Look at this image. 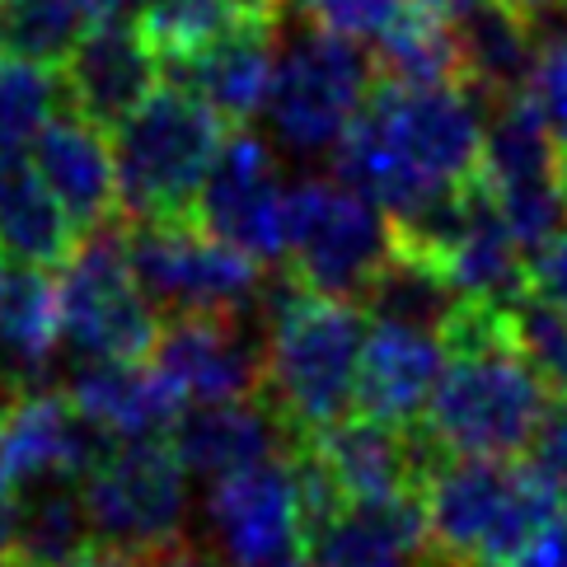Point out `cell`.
<instances>
[{
    "label": "cell",
    "mask_w": 567,
    "mask_h": 567,
    "mask_svg": "<svg viewBox=\"0 0 567 567\" xmlns=\"http://www.w3.org/2000/svg\"><path fill=\"white\" fill-rule=\"evenodd\" d=\"M488 104L470 85L413 90L375 80L357 123L333 151V174L384 216H403L483 165Z\"/></svg>",
    "instance_id": "1"
},
{
    "label": "cell",
    "mask_w": 567,
    "mask_h": 567,
    "mask_svg": "<svg viewBox=\"0 0 567 567\" xmlns=\"http://www.w3.org/2000/svg\"><path fill=\"white\" fill-rule=\"evenodd\" d=\"M445 342V375L422 413V427L445 455L512 460L535 445L544 417L554 409L549 384L516 352L506 306L464 300Z\"/></svg>",
    "instance_id": "2"
},
{
    "label": "cell",
    "mask_w": 567,
    "mask_h": 567,
    "mask_svg": "<svg viewBox=\"0 0 567 567\" xmlns=\"http://www.w3.org/2000/svg\"><path fill=\"white\" fill-rule=\"evenodd\" d=\"M254 315L268 329V403L291 436H319L357 409L367 315L357 300L315 296L296 272L262 277Z\"/></svg>",
    "instance_id": "3"
},
{
    "label": "cell",
    "mask_w": 567,
    "mask_h": 567,
    "mask_svg": "<svg viewBox=\"0 0 567 567\" xmlns=\"http://www.w3.org/2000/svg\"><path fill=\"white\" fill-rule=\"evenodd\" d=\"M432 554L455 567H502L544 525L558 520V493L535 464L445 455L422 483Z\"/></svg>",
    "instance_id": "4"
},
{
    "label": "cell",
    "mask_w": 567,
    "mask_h": 567,
    "mask_svg": "<svg viewBox=\"0 0 567 567\" xmlns=\"http://www.w3.org/2000/svg\"><path fill=\"white\" fill-rule=\"evenodd\" d=\"M230 123L184 85H159L113 132L117 202L127 220H193Z\"/></svg>",
    "instance_id": "5"
},
{
    "label": "cell",
    "mask_w": 567,
    "mask_h": 567,
    "mask_svg": "<svg viewBox=\"0 0 567 567\" xmlns=\"http://www.w3.org/2000/svg\"><path fill=\"white\" fill-rule=\"evenodd\" d=\"M62 342L80 361H146L165 319L136 287L127 258V226H99L80 235V249L56 277Z\"/></svg>",
    "instance_id": "6"
},
{
    "label": "cell",
    "mask_w": 567,
    "mask_h": 567,
    "mask_svg": "<svg viewBox=\"0 0 567 567\" xmlns=\"http://www.w3.org/2000/svg\"><path fill=\"white\" fill-rule=\"evenodd\" d=\"M394 254V226L342 178H300L287 197V258L315 296L361 300Z\"/></svg>",
    "instance_id": "7"
},
{
    "label": "cell",
    "mask_w": 567,
    "mask_h": 567,
    "mask_svg": "<svg viewBox=\"0 0 567 567\" xmlns=\"http://www.w3.org/2000/svg\"><path fill=\"white\" fill-rule=\"evenodd\" d=\"M375 66L361 56L352 38L306 29L277 56V80L268 94V127L291 155L338 151V141L357 123L361 104L371 99Z\"/></svg>",
    "instance_id": "8"
},
{
    "label": "cell",
    "mask_w": 567,
    "mask_h": 567,
    "mask_svg": "<svg viewBox=\"0 0 567 567\" xmlns=\"http://www.w3.org/2000/svg\"><path fill=\"white\" fill-rule=\"evenodd\" d=\"M127 258L159 319L245 315L262 287L258 262L212 239L197 220H132Z\"/></svg>",
    "instance_id": "9"
},
{
    "label": "cell",
    "mask_w": 567,
    "mask_h": 567,
    "mask_svg": "<svg viewBox=\"0 0 567 567\" xmlns=\"http://www.w3.org/2000/svg\"><path fill=\"white\" fill-rule=\"evenodd\" d=\"M94 544L127 558H151L184 539L188 470L165 441H123L85 478Z\"/></svg>",
    "instance_id": "10"
},
{
    "label": "cell",
    "mask_w": 567,
    "mask_h": 567,
    "mask_svg": "<svg viewBox=\"0 0 567 567\" xmlns=\"http://www.w3.org/2000/svg\"><path fill=\"white\" fill-rule=\"evenodd\" d=\"M483 184L493 188L506 226L520 239L525 254L549 245L567 220V174H563V146L535 109L530 90L497 99L483 127Z\"/></svg>",
    "instance_id": "11"
},
{
    "label": "cell",
    "mask_w": 567,
    "mask_h": 567,
    "mask_svg": "<svg viewBox=\"0 0 567 567\" xmlns=\"http://www.w3.org/2000/svg\"><path fill=\"white\" fill-rule=\"evenodd\" d=\"M287 197L291 188L281 184L272 146L249 127H235L197 193L193 220L254 262H281L287 258Z\"/></svg>",
    "instance_id": "12"
},
{
    "label": "cell",
    "mask_w": 567,
    "mask_h": 567,
    "mask_svg": "<svg viewBox=\"0 0 567 567\" xmlns=\"http://www.w3.org/2000/svg\"><path fill=\"white\" fill-rule=\"evenodd\" d=\"M155 371L184 403H230L268 394V329L245 315L165 319L155 342Z\"/></svg>",
    "instance_id": "13"
},
{
    "label": "cell",
    "mask_w": 567,
    "mask_h": 567,
    "mask_svg": "<svg viewBox=\"0 0 567 567\" xmlns=\"http://www.w3.org/2000/svg\"><path fill=\"white\" fill-rule=\"evenodd\" d=\"M113 441L66 399V390H24L0 409V497L38 478H90Z\"/></svg>",
    "instance_id": "14"
},
{
    "label": "cell",
    "mask_w": 567,
    "mask_h": 567,
    "mask_svg": "<svg viewBox=\"0 0 567 567\" xmlns=\"http://www.w3.org/2000/svg\"><path fill=\"white\" fill-rule=\"evenodd\" d=\"M207 535L230 567H258L277 554L310 549L291 460L277 455L216 478L207 493Z\"/></svg>",
    "instance_id": "15"
},
{
    "label": "cell",
    "mask_w": 567,
    "mask_h": 567,
    "mask_svg": "<svg viewBox=\"0 0 567 567\" xmlns=\"http://www.w3.org/2000/svg\"><path fill=\"white\" fill-rule=\"evenodd\" d=\"M165 62L136 19H99L62 66L66 104L99 132H117L159 90Z\"/></svg>",
    "instance_id": "16"
},
{
    "label": "cell",
    "mask_w": 567,
    "mask_h": 567,
    "mask_svg": "<svg viewBox=\"0 0 567 567\" xmlns=\"http://www.w3.org/2000/svg\"><path fill=\"white\" fill-rule=\"evenodd\" d=\"M310 441L329 460V470L342 483L348 502L422 493L427 474L445 460V451L432 441V432L422 422L417 427H394V422H380L371 413H348Z\"/></svg>",
    "instance_id": "17"
},
{
    "label": "cell",
    "mask_w": 567,
    "mask_h": 567,
    "mask_svg": "<svg viewBox=\"0 0 567 567\" xmlns=\"http://www.w3.org/2000/svg\"><path fill=\"white\" fill-rule=\"evenodd\" d=\"M66 399L109 441H159L174 432L184 399L146 361H80L66 371Z\"/></svg>",
    "instance_id": "18"
},
{
    "label": "cell",
    "mask_w": 567,
    "mask_h": 567,
    "mask_svg": "<svg viewBox=\"0 0 567 567\" xmlns=\"http://www.w3.org/2000/svg\"><path fill=\"white\" fill-rule=\"evenodd\" d=\"M291 427L268 399H230V403H193L178 413L169 445L188 474L226 478L249 464L277 460L291 451Z\"/></svg>",
    "instance_id": "19"
},
{
    "label": "cell",
    "mask_w": 567,
    "mask_h": 567,
    "mask_svg": "<svg viewBox=\"0 0 567 567\" xmlns=\"http://www.w3.org/2000/svg\"><path fill=\"white\" fill-rule=\"evenodd\" d=\"M441 375H445L441 333L375 319L371 333H367V352H361L357 413L394 422V427H417Z\"/></svg>",
    "instance_id": "20"
},
{
    "label": "cell",
    "mask_w": 567,
    "mask_h": 567,
    "mask_svg": "<svg viewBox=\"0 0 567 567\" xmlns=\"http://www.w3.org/2000/svg\"><path fill=\"white\" fill-rule=\"evenodd\" d=\"M277 56V19H258V24L235 29L193 56L165 62V75L169 85H184L197 99H207L230 127H245L249 117L268 113Z\"/></svg>",
    "instance_id": "21"
},
{
    "label": "cell",
    "mask_w": 567,
    "mask_h": 567,
    "mask_svg": "<svg viewBox=\"0 0 567 567\" xmlns=\"http://www.w3.org/2000/svg\"><path fill=\"white\" fill-rule=\"evenodd\" d=\"M33 165L43 174V184L52 197L62 202V212L71 216L75 235H90L99 226L117 220V159L109 136L94 123H85L80 113L52 117L43 136L33 141Z\"/></svg>",
    "instance_id": "22"
},
{
    "label": "cell",
    "mask_w": 567,
    "mask_h": 567,
    "mask_svg": "<svg viewBox=\"0 0 567 567\" xmlns=\"http://www.w3.org/2000/svg\"><path fill=\"white\" fill-rule=\"evenodd\" d=\"M432 554L422 493L348 502L342 516L310 544L315 567H422Z\"/></svg>",
    "instance_id": "23"
},
{
    "label": "cell",
    "mask_w": 567,
    "mask_h": 567,
    "mask_svg": "<svg viewBox=\"0 0 567 567\" xmlns=\"http://www.w3.org/2000/svg\"><path fill=\"white\" fill-rule=\"evenodd\" d=\"M75 249L80 235L38 165H29L19 151H0V254L62 272Z\"/></svg>",
    "instance_id": "24"
},
{
    "label": "cell",
    "mask_w": 567,
    "mask_h": 567,
    "mask_svg": "<svg viewBox=\"0 0 567 567\" xmlns=\"http://www.w3.org/2000/svg\"><path fill=\"white\" fill-rule=\"evenodd\" d=\"M56 338H62V310L48 268L0 254V367L14 380L38 384Z\"/></svg>",
    "instance_id": "25"
},
{
    "label": "cell",
    "mask_w": 567,
    "mask_h": 567,
    "mask_svg": "<svg viewBox=\"0 0 567 567\" xmlns=\"http://www.w3.org/2000/svg\"><path fill=\"white\" fill-rule=\"evenodd\" d=\"M94 549L85 488L75 478H38L14 497L10 567H75Z\"/></svg>",
    "instance_id": "26"
},
{
    "label": "cell",
    "mask_w": 567,
    "mask_h": 567,
    "mask_svg": "<svg viewBox=\"0 0 567 567\" xmlns=\"http://www.w3.org/2000/svg\"><path fill=\"white\" fill-rule=\"evenodd\" d=\"M460 43H464V85H470L488 109L497 99L530 90L539 33L525 24V19H516L512 10H502L497 0L478 6L470 19H464Z\"/></svg>",
    "instance_id": "27"
},
{
    "label": "cell",
    "mask_w": 567,
    "mask_h": 567,
    "mask_svg": "<svg viewBox=\"0 0 567 567\" xmlns=\"http://www.w3.org/2000/svg\"><path fill=\"white\" fill-rule=\"evenodd\" d=\"M375 75L394 80V85H413V90L464 85L460 24L409 0L394 24L375 38Z\"/></svg>",
    "instance_id": "28"
},
{
    "label": "cell",
    "mask_w": 567,
    "mask_h": 567,
    "mask_svg": "<svg viewBox=\"0 0 567 567\" xmlns=\"http://www.w3.org/2000/svg\"><path fill=\"white\" fill-rule=\"evenodd\" d=\"M361 300H367L371 319L409 323V329H427V333H445L464 306V296L455 291L451 277L432 268L427 258L403 254V249L390 254V262L380 268V277L371 281V291Z\"/></svg>",
    "instance_id": "29"
},
{
    "label": "cell",
    "mask_w": 567,
    "mask_h": 567,
    "mask_svg": "<svg viewBox=\"0 0 567 567\" xmlns=\"http://www.w3.org/2000/svg\"><path fill=\"white\" fill-rule=\"evenodd\" d=\"M94 24L90 0H0V56L62 71Z\"/></svg>",
    "instance_id": "30"
},
{
    "label": "cell",
    "mask_w": 567,
    "mask_h": 567,
    "mask_svg": "<svg viewBox=\"0 0 567 567\" xmlns=\"http://www.w3.org/2000/svg\"><path fill=\"white\" fill-rule=\"evenodd\" d=\"M62 99H66V85L56 80L52 66L0 56V151L33 146L56 117Z\"/></svg>",
    "instance_id": "31"
},
{
    "label": "cell",
    "mask_w": 567,
    "mask_h": 567,
    "mask_svg": "<svg viewBox=\"0 0 567 567\" xmlns=\"http://www.w3.org/2000/svg\"><path fill=\"white\" fill-rule=\"evenodd\" d=\"M506 323H512L516 352L549 384V394L567 399V315L554 310L539 291L525 287L512 306H506Z\"/></svg>",
    "instance_id": "32"
},
{
    "label": "cell",
    "mask_w": 567,
    "mask_h": 567,
    "mask_svg": "<svg viewBox=\"0 0 567 567\" xmlns=\"http://www.w3.org/2000/svg\"><path fill=\"white\" fill-rule=\"evenodd\" d=\"M530 99H535V109L544 113L549 132L558 136V146H567V19L539 38Z\"/></svg>",
    "instance_id": "33"
},
{
    "label": "cell",
    "mask_w": 567,
    "mask_h": 567,
    "mask_svg": "<svg viewBox=\"0 0 567 567\" xmlns=\"http://www.w3.org/2000/svg\"><path fill=\"white\" fill-rule=\"evenodd\" d=\"M403 6H409V0H300V10H306L315 29L352 38V43L380 38L399 19Z\"/></svg>",
    "instance_id": "34"
},
{
    "label": "cell",
    "mask_w": 567,
    "mask_h": 567,
    "mask_svg": "<svg viewBox=\"0 0 567 567\" xmlns=\"http://www.w3.org/2000/svg\"><path fill=\"white\" fill-rule=\"evenodd\" d=\"M530 451H535L530 464L554 483L558 502L567 506V399H554V409H549V417H544V427H539Z\"/></svg>",
    "instance_id": "35"
},
{
    "label": "cell",
    "mask_w": 567,
    "mask_h": 567,
    "mask_svg": "<svg viewBox=\"0 0 567 567\" xmlns=\"http://www.w3.org/2000/svg\"><path fill=\"white\" fill-rule=\"evenodd\" d=\"M530 291H539L554 310L567 315V230L530 254Z\"/></svg>",
    "instance_id": "36"
},
{
    "label": "cell",
    "mask_w": 567,
    "mask_h": 567,
    "mask_svg": "<svg viewBox=\"0 0 567 567\" xmlns=\"http://www.w3.org/2000/svg\"><path fill=\"white\" fill-rule=\"evenodd\" d=\"M502 567H567V520H549L520 554H512Z\"/></svg>",
    "instance_id": "37"
},
{
    "label": "cell",
    "mask_w": 567,
    "mask_h": 567,
    "mask_svg": "<svg viewBox=\"0 0 567 567\" xmlns=\"http://www.w3.org/2000/svg\"><path fill=\"white\" fill-rule=\"evenodd\" d=\"M502 10H512L516 19H525L539 38L549 33V29H558L563 19H567V0H497Z\"/></svg>",
    "instance_id": "38"
},
{
    "label": "cell",
    "mask_w": 567,
    "mask_h": 567,
    "mask_svg": "<svg viewBox=\"0 0 567 567\" xmlns=\"http://www.w3.org/2000/svg\"><path fill=\"white\" fill-rule=\"evenodd\" d=\"M141 567H230V563L207 554V549H197V544H188V539H178V544H169V549L141 558Z\"/></svg>",
    "instance_id": "39"
},
{
    "label": "cell",
    "mask_w": 567,
    "mask_h": 567,
    "mask_svg": "<svg viewBox=\"0 0 567 567\" xmlns=\"http://www.w3.org/2000/svg\"><path fill=\"white\" fill-rule=\"evenodd\" d=\"M422 10H432V14H441V19H451V24H464L478 6H488V0H417Z\"/></svg>",
    "instance_id": "40"
},
{
    "label": "cell",
    "mask_w": 567,
    "mask_h": 567,
    "mask_svg": "<svg viewBox=\"0 0 567 567\" xmlns=\"http://www.w3.org/2000/svg\"><path fill=\"white\" fill-rule=\"evenodd\" d=\"M14 563V497H0V567Z\"/></svg>",
    "instance_id": "41"
},
{
    "label": "cell",
    "mask_w": 567,
    "mask_h": 567,
    "mask_svg": "<svg viewBox=\"0 0 567 567\" xmlns=\"http://www.w3.org/2000/svg\"><path fill=\"white\" fill-rule=\"evenodd\" d=\"M75 567H141V558H127V554H117V549H90Z\"/></svg>",
    "instance_id": "42"
},
{
    "label": "cell",
    "mask_w": 567,
    "mask_h": 567,
    "mask_svg": "<svg viewBox=\"0 0 567 567\" xmlns=\"http://www.w3.org/2000/svg\"><path fill=\"white\" fill-rule=\"evenodd\" d=\"M141 0H90L94 19H132Z\"/></svg>",
    "instance_id": "43"
},
{
    "label": "cell",
    "mask_w": 567,
    "mask_h": 567,
    "mask_svg": "<svg viewBox=\"0 0 567 567\" xmlns=\"http://www.w3.org/2000/svg\"><path fill=\"white\" fill-rule=\"evenodd\" d=\"M258 567H315V558H310V549H291V554H277V558L258 563Z\"/></svg>",
    "instance_id": "44"
},
{
    "label": "cell",
    "mask_w": 567,
    "mask_h": 567,
    "mask_svg": "<svg viewBox=\"0 0 567 567\" xmlns=\"http://www.w3.org/2000/svg\"><path fill=\"white\" fill-rule=\"evenodd\" d=\"M422 567H455V563H445V558H436V554H427V563Z\"/></svg>",
    "instance_id": "45"
}]
</instances>
